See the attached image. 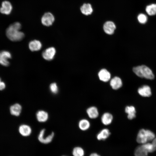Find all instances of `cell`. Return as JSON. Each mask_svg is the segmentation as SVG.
Wrapping results in <instances>:
<instances>
[{
	"label": "cell",
	"mask_w": 156,
	"mask_h": 156,
	"mask_svg": "<svg viewBox=\"0 0 156 156\" xmlns=\"http://www.w3.org/2000/svg\"><path fill=\"white\" fill-rule=\"evenodd\" d=\"M146 11L147 14L150 16L156 14V4H152L147 5L146 8Z\"/></svg>",
	"instance_id": "d4e9b609"
},
{
	"label": "cell",
	"mask_w": 156,
	"mask_h": 156,
	"mask_svg": "<svg viewBox=\"0 0 156 156\" xmlns=\"http://www.w3.org/2000/svg\"><path fill=\"white\" fill-rule=\"evenodd\" d=\"M21 28V24L18 22L10 25L6 29V34L7 38L13 42L21 41L24 37V34L20 31Z\"/></svg>",
	"instance_id": "6da1fadb"
},
{
	"label": "cell",
	"mask_w": 156,
	"mask_h": 156,
	"mask_svg": "<svg viewBox=\"0 0 156 156\" xmlns=\"http://www.w3.org/2000/svg\"><path fill=\"white\" fill-rule=\"evenodd\" d=\"M125 111L127 114V118L130 120H132L136 116V110L133 106H128L126 107Z\"/></svg>",
	"instance_id": "2e32d148"
},
{
	"label": "cell",
	"mask_w": 156,
	"mask_h": 156,
	"mask_svg": "<svg viewBox=\"0 0 156 156\" xmlns=\"http://www.w3.org/2000/svg\"><path fill=\"white\" fill-rule=\"evenodd\" d=\"M155 138L154 133L151 131L142 129L139 131L136 138L138 142L144 144L149 141L152 140Z\"/></svg>",
	"instance_id": "3957f363"
},
{
	"label": "cell",
	"mask_w": 156,
	"mask_h": 156,
	"mask_svg": "<svg viewBox=\"0 0 156 156\" xmlns=\"http://www.w3.org/2000/svg\"><path fill=\"white\" fill-rule=\"evenodd\" d=\"M148 152L142 146L138 147L134 152L135 156H147Z\"/></svg>",
	"instance_id": "7402d4cb"
},
{
	"label": "cell",
	"mask_w": 156,
	"mask_h": 156,
	"mask_svg": "<svg viewBox=\"0 0 156 156\" xmlns=\"http://www.w3.org/2000/svg\"><path fill=\"white\" fill-rule=\"evenodd\" d=\"M90 124L89 122L86 119L81 120L79 123V127L80 129L82 131L87 130L90 127Z\"/></svg>",
	"instance_id": "603a6c76"
},
{
	"label": "cell",
	"mask_w": 156,
	"mask_h": 156,
	"mask_svg": "<svg viewBox=\"0 0 156 156\" xmlns=\"http://www.w3.org/2000/svg\"><path fill=\"white\" fill-rule=\"evenodd\" d=\"M18 131L20 134L24 137L29 136L31 133V129L30 127L26 125H21L19 127Z\"/></svg>",
	"instance_id": "8fae6325"
},
{
	"label": "cell",
	"mask_w": 156,
	"mask_h": 156,
	"mask_svg": "<svg viewBox=\"0 0 156 156\" xmlns=\"http://www.w3.org/2000/svg\"><path fill=\"white\" fill-rule=\"evenodd\" d=\"M56 53V51L55 48L51 47L44 51L42 53V55L45 60L50 61L54 58Z\"/></svg>",
	"instance_id": "8992f818"
},
{
	"label": "cell",
	"mask_w": 156,
	"mask_h": 156,
	"mask_svg": "<svg viewBox=\"0 0 156 156\" xmlns=\"http://www.w3.org/2000/svg\"><path fill=\"white\" fill-rule=\"evenodd\" d=\"M12 8V6L10 3L8 1H5L2 3L0 12L2 14L8 15L11 13Z\"/></svg>",
	"instance_id": "ba28073f"
},
{
	"label": "cell",
	"mask_w": 156,
	"mask_h": 156,
	"mask_svg": "<svg viewBox=\"0 0 156 156\" xmlns=\"http://www.w3.org/2000/svg\"><path fill=\"white\" fill-rule=\"evenodd\" d=\"M41 42L37 40H34L29 42V47L30 50L32 51H37L40 50L42 47Z\"/></svg>",
	"instance_id": "7c38bea8"
},
{
	"label": "cell",
	"mask_w": 156,
	"mask_h": 156,
	"mask_svg": "<svg viewBox=\"0 0 156 156\" xmlns=\"http://www.w3.org/2000/svg\"><path fill=\"white\" fill-rule=\"evenodd\" d=\"M49 88L50 91L53 93L56 94L58 92V87L56 83H53L51 84Z\"/></svg>",
	"instance_id": "83f0119b"
},
{
	"label": "cell",
	"mask_w": 156,
	"mask_h": 156,
	"mask_svg": "<svg viewBox=\"0 0 156 156\" xmlns=\"http://www.w3.org/2000/svg\"><path fill=\"white\" fill-rule=\"evenodd\" d=\"M138 91L140 95L144 97H149L152 94L150 87L147 85H143L139 88Z\"/></svg>",
	"instance_id": "9c48e42d"
},
{
	"label": "cell",
	"mask_w": 156,
	"mask_h": 156,
	"mask_svg": "<svg viewBox=\"0 0 156 156\" xmlns=\"http://www.w3.org/2000/svg\"><path fill=\"white\" fill-rule=\"evenodd\" d=\"M62 156H67V155H62Z\"/></svg>",
	"instance_id": "d6a6232c"
},
{
	"label": "cell",
	"mask_w": 156,
	"mask_h": 156,
	"mask_svg": "<svg viewBox=\"0 0 156 156\" xmlns=\"http://www.w3.org/2000/svg\"><path fill=\"white\" fill-rule=\"evenodd\" d=\"M86 112L88 116L92 119L96 118L99 116L98 110L94 106L88 108Z\"/></svg>",
	"instance_id": "d6986e66"
},
{
	"label": "cell",
	"mask_w": 156,
	"mask_h": 156,
	"mask_svg": "<svg viewBox=\"0 0 156 156\" xmlns=\"http://www.w3.org/2000/svg\"><path fill=\"white\" fill-rule=\"evenodd\" d=\"M152 144L156 147V138H155L153 140Z\"/></svg>",
	"instance_id": "f546056e"
},
{
	"label": "cell",
	"mask_w": 156,
	"mask_h": 156,
	"mask_svg": "<svg viewBox=\"0 0 156 156\" xmlns=\"http://www.w3.org/2000/svg\"><path fill=\"white\" fill-rule=\"evenodd\" d=\"M55 20L53 15L50 12L45 13L42 16L41 22L44 25L49 26L51 25Z\"/></svg>",
	"instance_id": "52a82bcc"
},
{
	"label": "cell",
	"mask_w": 156,
	"mask_h": 156,
	"mask_svg": "<svg viewBox=\"0 0 156 156\" xmlns=\"http://www.w3.org/2000/svg\"><path fill=\"white\" fill-rule=\"evenodd\" d=\"M110 85L113 89L117 90L122 86V80L119 77H115L111 80Z\"/></svg>",
	"instance_id": "5bb4252c"
},
{
	"label": "cell",
	"mask_w": 156,
	"mask_h": 156,
	"mask_svg": "<svg viewBox=\"0 0 156 156\" xmlns=\"http://www.w3.org/2000/svg\"><path fill=\"white\" fill-rule=\"evenodd\" d=\"M89 156H101L96 153H91Z\"/></svg>",
	"instance_id": "4dcf8cb0"
},
{
	"label": "cell",
	"mask_w": 156,
	"mask_h": 156,
	"mask_svg": "<svg viewBox=\"0 0 156 156\" xmlns=\"http://www.w3.org/2000/svg\"><path fill=\"white\" fill-rule=\"evenodd\" d=\"M133 71L138 76L141 78H145L151 80L154 78V75L151 70L144 65L134 67L133 68Z\"/></svg>",
	"instance_id": "7a4b0ae2"
},
{
	"label": "cell",
	"mask_w": 156,
	"mask_h": 156,
	"mask_svg": "<svg viewBox=\"0 0 156 156\" xmlns=\"http://www.w3.org/2000/svg\"><path fill=\"white\" fill-rule=\"evenodd\" d=\"M1 78H0V83L1 82Z\"/></svg>",
	"instance_id": "1f68e13d"
},
{
	"label": "cell",
	"mask_w": 156,
	"mask_h": 156,
	"mask_svg": "<svg viewBox=\"0 0 156 156\" xmlns=\"http://www.w3.org/2000/svg\"><path fill=\"white\" fill-rule=\"evenodd\" d=\"M45 130L44 129L40 131L38 136V139L41 143L44 144H47L52 141L54 134L53 132H52L50 134L45 136Z\"/></svg>",
	"instance_id": "277c9868"
},
{
	"label": "cell",
	"mask_w": 156,
	"mask_h": 156,
	"mask_svg": "<svg viewBox=\"0 0 156 156\" xmlns=\"http://www.w3.org/2000/svg\"><path fill=\"white\" fill-rule=\"evenodd\" d=\"M82 13L86 15L91 14L93 12V9L90 4L84 3L80 8Z\"/></svg>",
	"instance_id": "44dd1931"
},
{
	"label": "cell",
	"mask_w": 156,
	"mask_h": 156,
	"mask_svg": "<svg viewBox=\"0 0 156 156\" xmlns=\"http://www.w3.org/2000/svg\"><path fill=\"white\" fill-rule=\"evenodd\" d=\"M5 87V83L1 81L0 83V90H4Z\"/></svg>",
	"instance_id": "f1b7e54d"
},
{
	"label": "cell",
	"mask_w": 156,
	"mask_h": 156,
	"mask_svg": "<svg viewBox=\"0 0 156 156\" xmlns=\"http://www.w3.org/2000/svg\"><path fill=\"white\" fill-rule=\"evenodd\" d=\"M10 53L6 51H0V64L5 66H8L10 64L8 59L11 58Z\"/></svg>",
	"instance_id": "5b68a950"
},
{
	"label": "cell",
	"mask_w": 156,
	"mask_h": 156,
	"mask_svg": "<svg viewBox=\"0 0 156 156\" xmlns=\"http://www.w3.org/2000/svg\"><path fill=\"white\" fill-rule=\"evenodd\" d=\"M116 28L114 23L111 21L106 22L103 25V29L106 34L111 35L112 34Z\"/></svg>",
	"instance_id": "30bf717a"
},
{
	"label": "cell",
	"mask_w": 156,
	"mask_h": 156,
	"mask_svg": "<svg viewBox=\"0 0 156 156\" xmlns=\"http://www.w3.org/2000/svg\"><path fill=\"white\" fill-rule=\"evenodd\" d=\"M98 76L101 81L105 82L109 81L111 77L110 73L105 69H102L100 70L98 73Z\"/></svg>",
	"instance_id": "4fadbf2b"
},
{
	"label": "cell",
	"mask_w": 156,
	"mask_h": 156,
	"mask_svg": "<svg viewBox=\"0 0 156 156\" xmlns=\"http://www.w3.org/2000/svg\"><path fill=\"white\" fill-rule=\"evenodd\" d=\"M22 107L18 103H16L11 106L10 108V112L12 115L16 116H19L21 112Z\"/></svg>",
	"instance_id": "9a60e30c"
},
{
	"label": "cell",
	"mask_w": 156,
	"mask_h": 156,
	"mask_svg": "<svg viewBox=\"0 0 156 156\" xmlns=\"http://www.w3.org/2000/svg\"><path fill=\"white\" fill-rule=\"evenodd\" d=\"M37 120L40 122H44L47 121L48 118V114L47 112L43 110L38 111L36 114Z\"/></svg>",
	"instance_id": "e0dca14e"
},
{
	"label": "cell",
	"mask_w": 156,
	"mask_h": 156,
	"mask_svg": "<svg viewBox=\"0 0 156 156\" xmlns=\"http://www.w3.org/2000/svg\"><path fill=\"white\" fill-rule=\"evenodd\" d=\"M72 154L73 156H84L85 152L81 147L76 146L73 148Z\"/></svg>",
	"instance_id": "cb8c5ba5"
},
{
	"label": "cell",
	"mask_w": 156,
	"mask_h": 156,
	"mask_svg": "<svg viewBox=\"0 0 156 156\" xmlns=\"http://www.w3.org/2000/svg\"><path fill=\"white\" fill-rule=\"evenodd\" d=\"M113 119V117L112 114L106 112L102 115L101 118V121L104 125H108L112 122Z\"/></svg>",
	"instance_id": "ac0fdd59"
},
{
	"label": "cell",
	"mask_w": 156,
	"mask_h": 156,
	"mask_svg": "<svg viewBox=\"0 0 156 156\" xmlns=\"http://www.w3.org/2000/svg\"><path fill=\"white\" fill-rule=\"evenodd\" d=\"M110 134L109 130L107 129L102 130L97 135L96 138L99 140H105L107 139Z\"/></svg>",
	"instance_id": "ffe728a7"
},
{
	"label": "cell",
	"mask_w": 156,
	"mask_h": 156,
	"mask_svg": "<svg viewBox=\"0 0 156 156\" xmlns=\"http://www.w3.org/2000/svg\"><path fill=\"white\" fill-rule=\"evenodd\" d=\"M138 20L140 23L144 24L147 21V17L144 14H140L138 16Z\"/></svg>",
	"instance_id": "4316f807"
},
{
	"label": "cell",
	"mask_w": 156,
	"mask_h": 156,
	"mask_svg": "<svg viewBox=\"0 0 156 156\" xmlns=\"http://www.w3.org/2000/svg\"><path fill=\"white\" fill-rule=\"evenodd\" d=\"M142 145L148 153L153 152L156 150V147L154 146L152 143H146L143 144Z\"/></svg>",
	"instance_id": "484cf974"
}]
</instances>
